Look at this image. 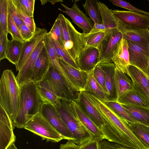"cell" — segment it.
I'll return each instance as SVG.
<instances>
[{"label":"cell","mask_w":149,"mask_h":149,"mask_svg":"<svg viewBox=\"0 0 149 149\" xmlns=\"http://www.w3.org/2000/svg\"><path fill=\"white\" fill-rule=\"evenodd\" d=\"M93 105L104 119L107 128L116 136L120 132L133 146L134 149H149L134 134L123 119L109 107L103 101L86 92Z\"/></svg>","instance_id":"obj_1"},{"label":"cell","mask_w":149,"mask_h":149,"mask_svg":"<svg viewBox=\"0 0 149 149\" xmlns=\"http://www.w3.org/2000/svg\"><path fill=\"white\" fill-rule=\"evenodd\" d=\"M21 96L17 115L13 121L14 127L23 128L40 112L44 103L38 92L37 83L29 82L20 86Z\"/></svg>","instance_id":"obj_2"},{"label":"cell","mask_w":149,"mask_h":149,"mask_svg":"<svg viewBox=\"0 0 149 149\" xmlns=\"http://www.w3.org/2000/svg\"><path fill=\"white\" fill-rule=\"evenodd\" d=\"M21 92L20 86L13 72L11 70H4L0 80V105L13 122L18 112Z\"/></svg>","instance_id":"obj_3"},{"label":"cell","mask_w":149,"mask_h":149,"mask_svg":"<svg viewBox=\"0 0 149 149\" xmlns=\"http://www.w3.org/2000/svg\"><path fill=\"white\" fill-rule=\"evenodd\" d=\"M70 101L61 99L59 102L54 106L72 133L74 139L73 142L80 146L93 140V137L79 119Z\"/></svg>","instance_id":"obj_4"},{"label":"cell","mask_w":149,"mask_h":149,"mask_svg":"<svg viewBox=\"0 0 149 149\" xmlns=\"http://www.w3.org/2000/svg\"><path fill=\"white\" fill-rule=\"evenodd\" d=\"M58 16L61 22L63 47L77 63L85 49L84 39L82 33L77 30L70 21L63 15L60 14Z\"/></svg>","instance_id":"obj_5"},{"label":"cell","mask_w":149,"mask_h":149,"mask_svg":"<svg viewBox=\"0 0 149 149\" xmlns=\"http://www.w3.org/2000/svg\"><path fill=\"white\" fill-rule=\"evenodd\" d=\"M24 128L48 141L58 142L63 139L60 134L43 117L40 112L30 120Z\"/></svg>","instance_id":"obj_6"},{"label":"cell","mask_w":149,"mask_h":149,"mask_svg":"<svg viewBox=\"0 0 149 149\" xmlns=\"http://www.w3.org/2000/svg\"><path fill=\"white\" fill-rule=\"evenodd\" d=\"M47 80L56 95L60 99L68 101L75 100L78 93L70 87L58 70L51 65L44 79Z\"/></svg>","instance_id":"obj_7"},{"label":"cell","mask_w":149,"mask_h":149,"mask_svg":"<svg viewBox=\"0 0 149 149\" xmlns=\"http://www.w3.org/2000/svg\"><path fill=\"white\" fill-rule=\"evenodd\" d=\"M127 41L130 65L140 69L149 78V45Z\"/></svg>","instance_id":"obj_8"},{"label":"cell","mask_w":149,"mask_h":149,"mask_svg":"<svg viewBox=\"0 0 149 149\" xmlns=\"http://www.w3.org/2000/svg\"><path fill=\"white\" fill-rule=\"evenodd\" d=\"M84 113L104 134L106 139L107 131L102 117L93 104L86 92L81 91L75 100Z\"/></svg>","instance_id":"obj_9"},{"label":"cell","mask_w":149,"mask_h":149,"mask_svg":"<svg viewBox=\"0 0 149 149\" xmlns=\"http://www.w3.org/2000/svg\"><path fill=\"white\" fill-rule=\"evenodd\" d=\"M40 113L60 134L63 139L73 141L72 133L62 120L54 105L44 103L42 107Z\"/></svg>","instance_id":"obj_10"},{"label":"cell","mask_w":149,"mask_h":149,"mask_svg":"<svg viewBox=\"0 0 149 149\" xmlns=\"http://www.w3.org/2000/svg\"><path fill=\"white\" fill-rule=\"evenodd\" d=\"M122 38V33L118 29H112L107 36L97 48L100 53L98 64L113 63V52Z\"/></svg>","instance_id":"obj_11"},{"label":"cell","mask_w":149,"mask_h":149,"mask_svg":"<svg viewBox=\"0 0 149 149\" xmlns=\"http://www.w3.org/2000/svg\"><path fill=\"white\" fill-rule=\"evenodd\" d=\"M118 21L123 24L131 27L148 29L149 27V15L131 11L112 10Z\"/></svg>","instance_id":"obj_12"},{"label":"cell","mask_w":149,"mask_h":149,"mask_svg":"<svg viewBox=\"0 0 149 149\" xmlns=\"http://www.w3.org/2000/svg\"><path fill=\"white\" fill-rule=\"evenodd\" d=\"M77 1L75 0L71 8L61 3V4L65 8V10H63L60 8H58V10L68 16L73 22L82 30V33H88L92 28L94 24L92 22L91 18L79 8L77 3Z\"/></svg>","instance_id":"obj_13"},{"label":"cell","mask_w":149,"mask_h":149,"mask_svg":"<svg viewBox=\"0 0 149 149\" xmlns=\"http://www.w3.org/2000/svg\"><path fill=\"white\" fill-rule=\"evenodd\" d=\"M47 33L44 28H37L33 36L23 42L19 60L15 65L17 71H20L37 45Z\"/></svg>","instance_id":"obj_14"},{"label":"cell","mask_w":149,"mask_h":149,"mask_svg":"<svg viewBox=\"0 0 149 149\" xmlns=\"http://www.w3.org/2000/svg\"><path fill=\"white\" fill-rule=\"evenodd\" d=\"M127 69L126 74L131 79L134 90L149 104L148 77L140 69L132 65H129Z\"/></svg>","instance_id":"obj_15"},{"label":"cell","mask_w":149,"mask_h":149,"mask_svg":"<svg viewBox=\"0 0 149 149\" xmlns=\"http://www.w3.org/2000/svg\"><path fill=\"white\" fill-rule=\"evenodd\" d=\"M50 66L51 63L48 53L44 46L33 67L28 82L38 83L43 80Z\"/></svg>","instance_id":"obj_16"},{"label":"cell","mask_w":149,"mask_h":149,"mask_svg":"<svg viewBox=\"0 0 149 149\" xmlns=\"http://www.w3.org/2000/svg\"><path fill=\"white\" fill-rule=\"evenodd\" d=\"M59 64L69 79L79 91H84L88 77V72L77 69L61 58H58Z\"/></svg>","instance_id":"obj_17"},{"label":"cell","mask_w":149,"mask_h":149,"mask_svg":"<svg viewBox=\"0 0 149 149\" xmlns=\"http://www.w3.org/2000/svg\"><path fill=\"white\" fill-rule=\"evenodd\" d=\"M118 29L127 41L149 45V30L125 25L119 22Z\"/></svg>","instance_id":"obj_18"},{"label":"cell","mask_w":149,"mask_h":149,"mask_svg":"<svg viewBox=\"0 0 149 149\" xmlns=\"http://www.w3.org/2000/svg\"><path fill=\"white\" fill-rule=\"evenodd\" d=\"M100 53L98 49L93 47H88L80 55L77 63L79 69L88 72L98 64Z\"/></svg>","instance_id":"obj_19"},{"label":"cell","mask_w":149,"mask_h":149,"mask_svg":"<svg viewBox=\"0 0 149 149\" xmlns=\"http://www.w3.org/2000/svg\"><path fill=\"white\" fill-rule=\"evenodd\" d=\"M116 68L126 74L127 67L130 65L127 41L122 38L114 50L112 58Z\"/></svg>","instance_id":"obj_20"},{"label":"cell","mask_w":149,"mask_h":149,"mask_svg":"<svg viewBox=\"0 0 149 149\" xmlns=\"http://www.w3.org/2000/svg\"><path fill=\"white\" fill-rule=\"evenodd\" d=\"M44 46L43 38L36 47L22 68L19 71L16 77L20 86L29 82L33 67Z\"/></svg>","instance_id":"obj_21"},{"label":"cell","mask_w":149,"mask_h":149,"mask_svg":"<svg viewBox=\"0 0 149 149\" xmlns=\"http://www.w3.org/2000/svg\"><path fill=\"white\" fill-rule=\"evenodd\" d=\"M70 103L80 121L93 136V140L98 141L106 139L101 130L84 113L76 101H71Z\"/></svg>","instance_id":"obj_22"},{"label":"cell","mask_w":149,"mask_h":149,"mask_svg":"<svg viewBox=\"0 0 149 149\" xmlns=\"http://www.w3.org/2000/svg\"><path fill=\"white\" fill-rule=\"evenodd\" d=\"M45 46L47 50L51 63V65L56 68L63 77L75 92L78 90L72 83L69 78L60 65L55 48L52 43L50 37L47 33L44 38Z\"/></svg>","instance_id":"obj_23"},{"label":"cell","mask_w":149,"mask_h":149,"mask_svg":"<svg viewBox=\"0 0 149 149\" xmlns=\"http://www.w3.org/2000/svg\"><path fill=\"white\" fill-rule=\"evenodd\" d=\"M100 65L105 74V86L108 100H117L114 81L116 67L113 63Z\"/></svg>","instance_id":"obj_24"},{"label":"cell","mask_w":149,"mask_h":149,"mask_svg":"<svg viewBox=\"0 0 149 149\" xmlns=\"http://www.w3.org/2000/svg\"><path fill=\"white\" fill-rule=\"evenodd\" d=\"M114 81L117 100L120 96L134 89L132 82L125 73L115 68Z\"/></svg>","instance_id":"obj_25"},{"label":"cell","mask_w":149,"mask_h":149,"mask_svg":"<svg viewBox=\"0 0 149 149\" xmlns=\"http://www.w3.org/2000/svg\"><path fill=\"white\" fill-rule=\"evenodd\" d=\"M121 104L135 122L149 126V108L133 105Z\"/></svg>","instance_id":"obj_26"},{"label":"cell","mask_w":149,"mask_h":149,"mask_svg":"<svg viewBox=\"0 0 149 149\" xmlns=\"http://www.w3.org/2000/svg\"><path fill=\"white\" fill-rule=\"evenodd\" d=\"M37 87L39 94L45 103L54 106L59 103L61 99L56 95L47 80L44 79L37 83Z\"/></svg>","instance_id":"obj_27"},{"label":"cell","mask_w":149,"mask_h":149,"mask_svg":"<svg viewBox=\"0 0 149 149\" xmlns=\"http://www.w3.org/2000/svg\"><path fill=\"white\" fill-rule=\"evenodd\" d=\"M97 4L100 13L102 24L107 29H118L119 21L114 15L112 10L100 1H98Z\"/></svg>","instance_id":"obj_28"},{"label":"cell","mask_w":149,"mask_h":149,"mask_svg":"<svg viewBox=\"0 0 149 149\" xmlns=\"http://www.w3.org/2000/svg\"><path fill=\"white\" fill-rule=\"evenodd\" d=\"M95 68L88 72V77L84 91L102 100H108L107 96L95 79L94 76Z\"/></svg>","instance_id":"obj_29"},{"label":"cell","mask_w":149,"mask_h":149,"mask_svg":"<svg viewBox=\"0 0 149 149\" xmlns=\"http://www.w3.org/2000/svg\"><path fill=\"white\" fill-rule=\"evenodd\" d=\"M117 101L121 104L149 108L148 103L134 89L120 96Z\"/></svg>","instance_id":"obj_30"},{"label":"cell","mask_w":149,"mask_h":149,"mask_svg":"<svg viewBox=\"0 0 149 149\" xmlns=\"http://www.w3.org/2000/svg\"><path fill=\"white\" fill-rule=\"evenodd\" d=\"M12 124L0 122V149H6L12 143L15 142Z\"/></svg>","instance_id":"obj_31"},{"label":"cell","mask_w":149,"mask_h":149,"mask_svg":"<svg viewBox=\"0 0 149 149\" xmlns=\"http://www.w3.org/2000/svg\"><path fill=\"white\" fill-rule=\"evenodd\" d=\"M23 42L17 40H8L5 51L6 58L15 65L19 61Z\"/></svg>","instance_id":"obj_32"},{"label":"cell","mask_w":149,"mask_h":149,"mask_svg":"<svg viewBox=\"0 0 149 149\" xmlns=\"http://www.w3.org/2000/svg\"><path fill=\"white\" fill-rule=\"evenodd\" d=\"M126 121L136 137L149 148V126L138 123Z\"/></svg>","instance_id":"obj_33"},{"label":"cell","mask_w":149,"mask_h":149,"mask_svg":"<svg viewBox=\"0 0 149 149\" xmlns=\"http://www.w3.org/2000/svg\"><path fill=\"white\" fill-rule=\"evenodd\" d=\"M96 0H86L83 4L86 13L88 15L94 24H102L100 13Z\"/></svg>","instance_id":"obj_34"},{"label":"cell","mask_w":149,"mask_h":149,"mask_svg":"<svg viewBox=\"0 0 149 149\" xmlns=\"http://www.w3.org/2000/svg\"><path fill=\"white\" fill-rule=\"evenodd\" d=\"M50 38L55 48L58 57L62 59L73 67L80 70L76 62L68 53L64 47L57 41Z\"/></svg>","instance_id":"obj_35"},{"label":"cell","mask_w":149,"mask_h":149,"mask_svg":"<svg viewBox=\"0 0 149 149\" xmlns=\"http://www.w3.org/2000/svg\"><path fill=\"white\" fill-rule=\"evenodd\" d=\"M105 104L118 115L125 120L136 123L130 116L125 109L117 100L104 101Z\"/></svg>","instance_id":"obj_36"},{"label":"cell","mask_w":149,"mask_h":149,"mask_svg":"<svg viewBox=\"0 0 149 149\" xmlns=\"http://www.w3.org/2000/svg\"><path fill=\"white\" fill-rule=\"evenodd\" d=\"M112 29L108 30L105 31L100 32L87 37L84 38L85 43V49L88 47H93L97 49L105 37L111 32Z\"/></svg>","instance_id":"obj_37"},{"label":"cell","mask_w":149,"mask_h":149,"mask_svg":"<svg viewBox=\"0 0 149 149\" xmlns=\"http://www.w3.org/2000/svg\"><path fill=\"white\" fill-rule=\"evenodd\" d=\"M8 15V0H0V35L8 33L7 31Z\"/></svg>","instance_id":"obj_38"},{"label":"cell","mask_w":149,"mask_h":149,"mask_svg":"<svg viewBox=\"0 0 149 149\" xmlns=\"http://www.w3.org/2000/svg\"><path fill=\"white\" fill-rule=\"evenodd\" d=\"M50 37L63 46V36L60 20L58 16L50 31L47 33Z\"/></svg>","instance_id":"obj_39"},{"label":"cell","mask_w":149,"mask_h":149,"mask_svg":"<svg viewBox=\"0 0 149 149\" xmlns=\"http://www.w3.org/2000/svg\"><path fill=\"white\" fill-rule=\"evenodd\" d=\"M13 2L16 6L19 14L24 24L28 26L31 31L34 33L37 27L33 17H30L23 11L20 6L14 0Z\"/></svg>","instance_id":"obj_40"},{"label":"cell","mask_w":149,"mask_h":149,"mask_svg":"<svg viewBox=\"0 0 149 149\" xmlns=\"http://www.w3.org/2000/svg\"><path fill=\"white\" fill-rule=\"evenodd\" d=\"M7 31L8 33L11 35L12 39L17 40L22 42L25 41L21 35L19 28L11 16L8 14Z\"/></svg>","instance_id":"obj_41"},{"label":"cell","mask_w":149,"mask_h":149,"mask_svg":"<svg viewBox=\"0 0 149 149\" xmlns=\"http://www.w3.org/2000/svg\"><path fill=\"white\" fill-rule=\"evenodd\" d=\"M8 14L11 16L18 28L24 22L19 15L13 0H8Z\"/></svg>","instance_id":"obj_42"},{"label":"cell","mask_w":149,"mask_h":149,"mask_svg":"<svg viewBox=\"0 0 149 149\" xmlns=\"http://www.w3.org/2000/svg\"><path fill=\"white\" fill-rule=\"evenodd\" d=\"M30 17H33L35 0H14Z\"/></svg>","instance_id":"obj_43"},{"label":"cell","mask_w":149,"mask_h":149,"mask_svg":"<svg viewBox=\"0 0 149 149\" xmlns=\"http://www.w3.org/2000/svg\"><path fill=\"white\" fill-rule=\"evenodd\" d=\"M94 76L95 79L106 94L105 86V74L104 70L100 65H97L95 68Z\"/></svg>","instance_id":"obj_44"},{"label":"cell","mask_w":149,"mask_h":149,"mask_svg":"<svg viewBox=\"0 0 149 149\" xmlns=\"http://www.w3.org/2000/svg\"><path fill=\"white\" fill-rule=\"evenodd\" d=\"M109 1L114 5L118 6L129 10L131 11H135L140 14L149 15V13L138 9L126 1L122 0H110Z\"/></svg>","instance_id":"obj_45"},{"label":"cell","mask_w":149,"mask_h":149,"mask_svg":"<svg viewBox=\"0 0 149 149\" xmlns=\"http://www.w3.org/2000/svg\"><path fill=\"white\" fill-rule=\"evenodd\" d=\"M8 34L0 35V60L6 58L5 51L8 39Z\"/></svg>","instance_id":"obj_46"},{"label":"cell","mask_w":149,"mask_h":149,"mask_svg":"<svg viewBox=\"0 0 149 149\" xmlns=\"http://www.w3.org/2000/svg\"><path fill=\"white\" fill-rule=\"evenodd\" d=\"M108 30L109 29H107L102 24H94L92 28L88 33L85 34L82 33V34L84 38H85L97 33L105 31Z\"/></svg>","instance_id":"obj_47"},{"label":"cell","mask_w":149,"mask_h":149,"mask_svg":"<svg viewBox=\"0 0 149 149\" xmlns=\"http://www.w3.org/2000/svg\"><path fill=\"white\" fill-rule=\"evenodd\" d=\"M18 28L21 35L25 41L31 38L35 33H33L29 27L24 24L20 26Z\"/></svg>","instance_id":"obj_48"},{"label":"cell","mask_w":149,"mask_h":149,"mask_svg":"<svg viewBox=\"0 0 149 149\" xmlns=\"http://www.w3.org/2000/svg\"><path fill=\"white\" fill-rule=\"evenodd\" d=\"M79 149H99L98 142L95 140H91L80 145Z\"/></svg>","instance_id":"obj_49"},{"label":"cell","mask_w":149,"mask_h":149,"mask_svg":"<svg viewBox=\"0 0 149 149\" xmlns=\"http://www.w3.org/2000/svg\"><path fill=\"white\" fill-rule=\"evenodd\" d=\"M98 142L99 149H114L113 143L106 139L99 141Z\"/></svg>","instance_id":"obj_50"},{"label":"cell","mask_w":149,"mask_h":149,"mask_svg":"<svg viewBox=\"0 0 149 149\" xmlns=\"http://www.w3.org/2000/svg\"><path fill=\"white\" fill-rule=\"evenodd\" d=\"M80 148V146L70 140L65 144H61L60 146V149H79Z\"/></svg>","instance_id":"obj_51"},{"label":"cell","mask_w":149,"mask_h":149,"mask_svg":"<svg viewBox=\"0 0 149 149\" xmlns=\"http://www.w3.org/2000/svg\"><path fill=\"white\" fill-rule=\"evenodd\" d=\"M114 149H134L132 148L115 143H113Z\"/></svg>","instance_id":"obj_52"},{"label":"cell","mask_w":149,"mask_h":149,"mask_svg":"<svg viewBox=\"0 0 149 149\" xmlns=\"http://www.w3.org/2000/svg\"><path fill=\"white\" fill-rule=\"evenodd\" d=\"M6 149H18L15 145V142L11 143Z\"/></svg>","instance_id":"obj_53"},{"label":"cell","mask_w":149,"mask_h":149,"mask_svg":"<svg viewBox=\"0 0 149 149\" xmlns=\"http://www.w3.org/2000/svg\"><path fill=\"white\" fill-rule=\"evenodd\" d=\"M47 1L49 2L53 5L54 4L57 2H62L63 1L62 0H47Z\"/></svg>","instance_id":"obj_54"},{"label":"cell","mask_w":149,"mask_h":149,"mask_svg":"<svg viewBox=\"0 0 149 149\" xmlns=\"http://www.w3.org/2000/svg\"><path fill=\"white\" fill-rule=\"evenodd\" d=\"M41 4L42 5L45 4L47 2V0H40Z\"/></svg>","instance_id":"obj_55"},{"label":"cell","mask_w":149,"mask_h":149,"mask_svg":"<svg viewBox=\"0 0 149 149\" xmlns=\"http://www.w3.org/2000/svg\"><path fill=\"white\" fill-rule=\"evenodd\" d=\"M149 84H148V89L149 91V78L148 77Z\"/></svg>","instance_id":"obj_56"},{"label":"cell","mask_w":149,"mask_h":149,"mask_svg":"<svg viewBox=\"0 0 149 149\" xmlns=\"http://www.w3.org/2000/svg\"><path fill=\"white\" fill-rule=\"evenodd\" d=\"M148 29L149 30V27L148 28Z\"/></svg>","instance_id":"obj_57"},{"label":"cell","mask_w":149,"mask_h":149,"mask_svg":"<svg viewBox=\"0 0 149 149\" xmlns=\"http://www.w3.org/2000/svg\"></svg>","instance_id":"obj_58"}]
</instances>
